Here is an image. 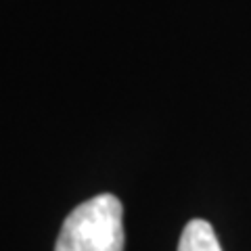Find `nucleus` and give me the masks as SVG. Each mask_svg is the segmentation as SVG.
<instances>
[{
	"label": "nucleus",
	"instance_id": "obj_2",
	"mask_svg": "<svg viewBox=\"0 0 251 251\" xmlns=\"http://www.w3.org/2000/svg\"><path fill=\"white\" fill-rule=\"evenodd\" d=\"M178 251H222L211 224L205 220H191L178 243Z\"/></svg>",
	"mask_w": 251,
	"mask_h": 251
},
{
	"label": "nucleus",
	"instance_id": "obj_1",
	"mask_svg": "<svg viewBox=\"0 0 251 251\" xmlns=\"http://www.w3.org/2000/svg\"><path fill=\"white\" fill-rule=\"evenodd\" d=\"M124 207L115 195L77 205L61 226L54 251H124Z\"/></svg>",
	"mask_w": 251,
	"mask_h": 251
}]
</instances>
